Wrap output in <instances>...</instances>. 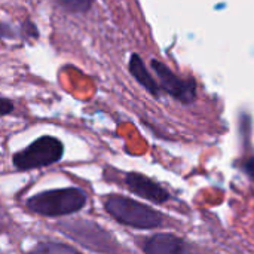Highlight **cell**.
Wrapping results in <instances>:
<instances>
[{
	"label": "cell",
	"mask_w": 254,
	"mask_h": 254,
	"mask_svg": "<svg viewBox=\"0 0 254 254\" xmlns=\"http://www.w3.org/2000/svg\"><path fill=\"white\" fill-rule=\"evenodd\" d=\"M86 202V195L80 189H57L39 193L28 199L27 205L31 211L42 216H65L79 211Z\"/></svg>",
	"instance_id": "cell-1"
},
{
	"label": "cell",
	"mask_w": 254,
	"mask_h": 254,
	"mask_svg": "<svg viewBox=\"0 0 254 254\" xmlns=\"http://www.w3.org/2000/svg\"><path fill=\"white\" fill-rule=\"evenodd\" d=\"M106 210L118 222L132 228L152 229L162 225V216L158 211L124 196H109Z\"/></svg>",
	"instance_id": "cell-2"
},
{
	"label": "cell",
	"mask_w": 254,
	"mask_h": 254,
	"mask_svg": "<svg viewBox=\"0 0 254 254\" xmlns=\"http://www.w3.org/2000/svg\"><path fill=\"white\" fill-rule=\"evenodd\" d=\"M63 143L55 137H40L33 141L27 149L18 152L13 156V164L19 170L40 168L51 164H55L63 156Z\"/></svg>",
	"instance_id": "cell-3"
},
{
	"label": "cell",
	"mask_w": 254,
	"mask_h": 254,
	"mask_svg": "<svg viewBox=\"0 0 254 254\" xmlns=\"http://www.w3.org/2000/svg\"><path fill=\"white\" fill-rule=\"evenodd\" d=\"M152 68L155 70L158 79H159V85L164 91H167L170 95H173L174 98L183 101V103H189L193 100L195 97V86L193 83L185 82L183 79H180L179 76H176L165 64L152 60Z\"/></svg>",
	"instance_id": "cell-4"
},
{
	"label": "cell",
	"mask_w": 254,
	"mask_h": 254,
	"mask_svg": "<svg viewBox=\"0 0 254 254\" xmlns=\"http://www.w3.org/2000/svg\"><path fill=\"white\" fill-rule=\"evenodd\" d=\"M127 186L129 188L131 192L156 204L165 202L168 199V193L159 185L137 173H131L127 176Z\"/></svg>",
	"instance_id": "cell-5"
},
{
	"label": "cell",
	"mask_w": 254,
	"mask_h": 254,
	"mask_svg": "<svg viewBox=\"0 0 254 254\" xmlns=\"http://www.w3.org/2000/svg\"><path fill=\"white\" fill-rule=\"evenodd\" d=\"M146 254H188L186 244L174 235H155L144 244Z\"/></svg>",
	"instance_id": "cell-6"
},
{
	"label": "cell",
	"mask_w": 254,
	"mask_h": 254,
	"mask_svg": "<svg viewBox=\"0 0 254 254\" xmlns=\"http://www.w3.org/2000/svg\"><path fill=\"white\" fill-rule=\"evenodd\" d=\"M129 73L135 77V80L144 86L152 95H159V83L153 79V76L149 73L146 64L143 63L141 57L138 54H132L129 58Z\"/></svg>",
	"instance_id": "cell-7"
},
{
	"label": "cell",
	"mask_w": 254,
	"mask_h": 254,
	"mask_svg": "<svg viewBox=\"0 0 254 254\" xmlns=\"http://www.w3.org/2000/svg\"><path fill=\"white\" fill-rule=\"evenodd\" d=\"M57 3L68 13H86L92 7L94 0H57Z\"/></svg>",
	"instance_id": "cell-8"
},
{
	"label": "cell",
	"mask_w": 254,
	"mask_h": 254,
	"mask_svg": "<svg viewBox=\"0 0 254 254\" xmlns=\"http://www.w3.org/2000/svg\"><path fill=\"white\" fill-rule=\"evenodd\" d=\"M30 254H80L74 249L64 246V244H55V243H48V244H40L37 246Z\"/></svg>",
	"instance_id": "cell-9"
},
{
	"label": "cell",
	"mask_w": 254,
	"mask_h": 254,
	"mask_svg": "<svg viewBox=\"0 0 254 254\" xmlns=\"http://www.w3.org/2000/svg\"><path fill=\"white\" fill-rule=\"evenodd\" d=\"M19 36H22L24 39H27V37L37 39V36H39V33H37V27H36L30 19H27L25 22H22V24H21Z\"/></svg>",
	"instance_id": "cell-10"
},
{
	"label": "cell",
	"mask_w": 254,
	"mask_h": 254,
	"mask_svg": "<svg viewBox=\"0 0 254 254\" xmlns=\"http://www.w3.org/2000/svg\"><path fill=\"white\" fill-rule=\"evenodd\" d=\"M16 36H19V34L13 30L12 25H9L6 22H0V39L10 40V39H15Z\"/></svg>",
	"instance_id": "cell-11"
},
{
	"label": "cell",
	"mask_w": 254,
	"mask_h": 254,
	"mask_svg": "<svg viewBox=\"0 0 254 254\" xmlns=\"http://www.w3.org/2000/svg\"><path fill=\"white\" fill-rule=\"evenodd\" d=\"M12 110H13V103L4 97H0V116H6L12 113Z\"/></svg>",
	"instance_id": "cell-12"
}]
</instances>
